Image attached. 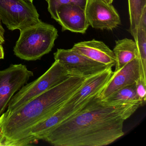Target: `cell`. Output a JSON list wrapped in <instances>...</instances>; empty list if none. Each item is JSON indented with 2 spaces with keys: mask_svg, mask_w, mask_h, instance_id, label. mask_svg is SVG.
I'll return each instance as SVG.
<instances>
[{
  "mask_svg": "<svg viewBox=\"0 0 146 146\" xmlns=\"http://www.w3.org/2000/svg\"><path fill=\"white\" fill-rule=\"evenodd\" d=\"M72 49L88 58L110 67L115 66L116 59L113 50L103 42L93 39L74 44Z\"/></svg>",
  "mask_w": 146,
  "mask_h": 146,
  "instance_id": "cell-12",
  "label": "cell"
},
{
  "mask_svg": "<svg viewBox=\"0 0 146 146\" xmlns=\"http://www.w3.org/2000/svg\"><path fill=\"white\" fill-rule=\"evenodd\" d=\"M63 65L55 60L51 67L34 82L23 86L12 98L7 112H11L72 76Z\"/></svg>",
  "mask_w": 146,
  "mask_h": 146,
  "instance_id": "cell-4",
  "label": "cell"
},
{
  "mask_svg": "<svg viewBox=\"0 0 146 146\" xmlns=\"http://www.w3.org/2000/svg\"><path fill=\"white\" fill-rule=\"evenodd\" d=\"M102 100L108 103H126L143 106L137 94L135 83L117 90Z\"/></svg>",
  "mask_w": 146,
  "mask_h": 146,
  "instance_id": "cell-15",
  "label": "cell"
},
{
  "mask_svg": "<svg viewBox=\"0 0 146 146\" xmlns=\"http://www.w3.org/2000/svg\"><path fill=\"white\" fill-rule=\"evenodd\" d=\"M140 77V67L138 58L126 64L116 72H113L110 80L101 91L99 97L101 100L126 86L132 85Z\"/></svg>",
  "mask_w": 146,
  "mask_h": 146,
  "instance_id": "cell-10",
  "label": "cell"
},
{
  "mask_svg": "<svg viewBox=\"0 0 146 146\" xmlns=\"http://www.w3.org/2000/svg\"><path fill=\"white\" fill-rule=\"evenodd\" d=\"M99 94L54 127L43 140L56 146H103L123 136L124 122L140 106L106 103Z\"/></svg>",
  "mask_w": 146,
  "mask_h": 146,
  "instance_id": "cell-1",
  "label": "cell"
},
{
  "mask_svg": "<svg viewBox=\"0 0 146 146\" xmlns=\"http://www.w3.org/2000/svg\"><path fill=\"white\" fill-rule=\"evenodd\" d=\"M5 57V52L2 45H0V59H3Z\"/></svg>",
  "mask_w": 146,
  "mask_h": 146,
  "instance_id": "cell-22",
  "label": "cell"
},
{
  "mask_svg": "<svg viewBox=\"0 0 146 146\" xmlns=\"http://www.w3.org/2000/svg\"><path fill=\"white\" fill-rule=\"evenodd\" d=\"M98 94L79 103H65L56 111L36 125L31 131L28 140V145L43 140L46 135L54 127L80 111Z\"/></svg>",
  "mask_w": 146,
  "mask_h": 146,
  "instance_id": "cell-9",
  "label": "cell"
},
{
  "mask_svg": "<svg viewBox=\"0 0 146 146\" xmlns=\"http://www.w3.org/2000/svg\"><path fill=\"white\" fill-rule=\"evenodd\" d=\"M104 1H106L108 4H112L113 2V0H104Z\"/></svg>",
  "mask_w": 146,
  "mask_h": 146,
  "instance_id": "cell-23",
  "label": "cell"
},
{
  "mask_svg": "<svg viewBox=\"0 0 146 146\" xmlns=\"http://www.w3.org/2000/svg\"><path fill=\"white\" fill-rule=\"evenodd\" d=\"M128 6L130 32L137 29L141 14L146 6V0H128Z\"/></svg>",
  "mask_w": 146,
  "mask_h": 146,
  "instance_id": "cell-17",
  "label": "cell"
},
{
  "mask_svg": "<svg viewBox=\"0 0 146 146\" xmlns=\"http://www.w3.org/2000/svg\"><path fill=\"white\" fill-rule=\"evenodd\" d=\"M34 73L22 64H11L0 70V117L13 96L33 76Z\"/></svg>",
  "mask_w": 146,
  "mask_h": 146,
  "instance_id": "cell-6",
  "label": "cell"
},
{
  "mask_svg": "<svg viewBox=\"0 0 146 146\" xmlns=\"http://www.w3.org/2000/svg\"><path fill=\"white\" fill-rule=\"evenodd\" d=\"M138 26L146 30V6L143 10L139 19Z\"/></svg>",
  "mask_w": 146,
  "mask_h": 146,
  "instance_id": "cell-20",
  "label": "cell"
},
{
  "mask_svg": "<svg viewBox=\"0 0 146 146\" xmlns=\"http://www.w3.org/2000/svg\"><path fill=\"white\" fill-rule=\"evenodd\" d=\"M135 86L137 94L141 101L143 106L146 103V82H144L140 77L136 81Z\"/></svg>",
  "mask_w": 146,
  "mask_h": 146,
  "instance_id": "cell-19",
  "label": "cell"
},
{
  "mask_svg": "<svg viewBox=\"0 0 146 146\" xmlns=\"http://www.w3.org/2000/svg\"><path fill=\"white\" fill-rule=\"evenodd\" d=\"M136 43L140 67V78L146 82V30L137 26L130 32Z\"/></svg>",
  "mask_w": 146,
  "mask_h": 146,
  "instance_id": "cell-16",
  "label": "cell"
},
{
  "mask_svg": "<svg viewBox=\"0 0 146 146\" xmlns=\"http://www.w3.org/2000/svg\"><path fill=\"white\" fill-rule=\"evenodd\" d=\"M93 76L73 75L11 112L0 117V146L28 145L36 125L61 107Z\"/></svg>",
  "mask_w": 146,
  "mask_h": 146,
  "instance_id": "cell-2",
  "label": "cell"
},
{
  "mask_svg": "<svg viewBox=\"0 0 146 146\" xmlns=\"http://www.w3.org/2000/svg\"><path fill=\"white\" fill-rule=\"evenodd\" d=\"M113 51L116 59L114 72L134 59L138 58L136 43L131 39L124 38L116 40Z\"/></svg>",
  "mask_w": 146,
  "mask_h": 146,
  "instance_id": "cell-14",
  "label": "cell"
},
{
  "mask_svg": "<svg viewBox=\"0 0 146 146\" xmlns=\"http://www.w3.org/2000/svg\"><path fill=\"white\" fill-rule=\"evenodd\" d=\"M0 18L10 30H22L40 22L33 3L27 0H0Z\"/></svg>",
  "mask_w": 146,
  "mask_h": 146,
  "instance_id": "cell-5",
  "label": "cell"
},
{
  "mask_svg": "<svg viewBox=\"0 0 146 146\" xmlns=\"http://www.w3.org/2000/svg\"><path fill=\"white\" fill-rule=\"evenodd\" d=\"M5 29L2 26L1 19L0 18V45H2L3 43H5Z\"/></svg>",
  "mask_w": 146,
  "mask_h": 146,
  "instance_id": "cell-21",
  "label": "cell"
},
{
  "mask_svg": "<svg viewBox=\"0 0 146 146\" xmlns=\"http://www.w3.org/2000/svg\"><path fill=\"white\" fill-rule=\"evenodd\" d=\"M27 1H30V2H32V3H33V0H27Z\"/></svg>",
  "mask_w": 146,
  "mask_h": 146,
  "instance_id": "cell-24",
  "label": "cell"
},
{
  "mask_svg": "<svg viewBox=\"0 0 146 146\" xmlns=\"http://www.w3.org/2000/svg\"><path fill=\"white\" fill-rule=\"evenodd\" d=\"M48 4V12L52 18L58 21L57 11L60 6L67 4H74L78 5L84 9L86 8L88 0H46Z\"/></svg>",
  "mask_w": 146,
  "mask_h": 146,
  "instance_id": "cell-18",
  "label": "cell"
},
{
  "mask_svg": "<svg viewBox=\"0 0 146 146\" xmlns=\"http://www.w3.org/2000/svg\"><path fill=\"white\" fill-rule=\"evenodd\" d=\"M58 23L62 31L84 34L90 26L86 17L85 9L74 4L62 5L57 11Z\"/></svg>",
  "mask_w": 146,
  "mask_h": 146,
  "instance_id": "cell-11",
  "label": "cell"
},
{
  "mask_svg": "<svg viewBox=\"0 0 146 146\" xmlns=\"http://www.w3.org/2000/svg\"><path fill=\"white\" fill-rule=\"evenodd\" d=\"M113 72L112 67L92 77L74 94L66 103H79L101 92L106 85Z\"/></svg>",
  "mask_w": 146,
  "mask_h": 146,
  "instance_id": "cell-13",
  "label": "cell"
},
{
  "mask_svg": "<svg viewBox=\"0 0 146 146\" xmlns=\"http://www.w3.org/2000/svg\"><path fill=\"white\" fill-rule=\"evenodd\" d=\"M54 56L55 60L58 61L73 75L91 76L111 67L93 61L72 48L58 49Z\"/></svg>",
  "mask_w": 146,
  "mask_h": 146,
  "instance_id": "cell-7",
  "label": "cell"
},
{
  "mask_svg": "<svg viewBox=\"0 0 146 146\" xmlns=\"http://www.w3.org/2000/svg\"><path fill=\"white\" fill-rule=\"evenodd\" d=\"M20 31L13 52L18 58L27 61L40 60L49 53L58 37L57 29L42 21Z\"/></svg>",
  "mask_w": 146,
  "mask_h": 146,
  "instance_id": "cell-3",
  "label": "cell"
},
{
  "mask_svg": "<svg viewBox=\"0 0 146 146\" xmlns=\"http://www.w3.org/2000/svg\"><path fill=\"white\" fill-rule=\"evenodd\" d=\"M85 13L89 25L94 29L112 31L121 25L114 7L104 0H88Z\"/></svg>",
  "mask_w": 146,
  "mask_h": 146,
  "instance_id": "cell-8",
  "label": "cell"
}]
</instances>
